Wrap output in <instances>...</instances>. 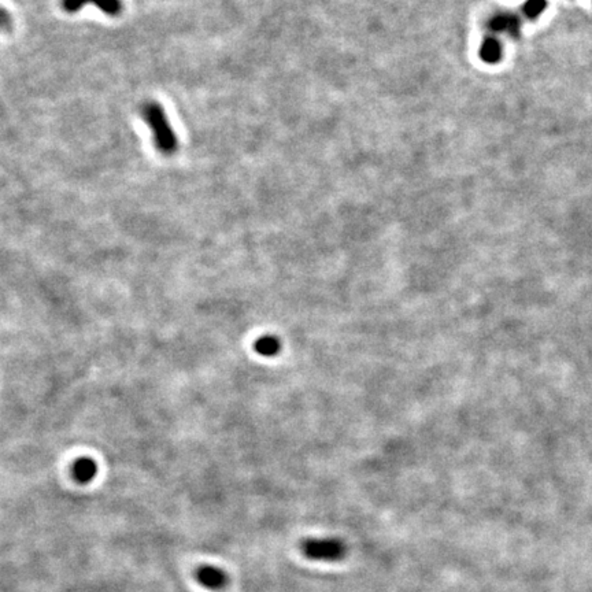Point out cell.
<instances>
[{"label":"cell","mask_w":592,"mask_h":592,"mask_svg":"<svg viewBox=\"0 0 592 592\" xmlns=\"http://www.w3.org/2000/svg\"><path fill=\"white\" fill-rule=\"evenodd\" d=\"M144 121L152 132L154 144L164 155H172L177 150V136L174 135L164 107L155 102L145 103L142 108Z\"/></svg>","instance_id":"1"},{"label":"cell","mask_w":592,"mask_h":592,"mask_svg":"<svg viewBox=\"0 0 592 592\" xmlns=\"http://www.w3.org/2000/svg\"><path fill=\"white\" fill-rule=\"evenodd\" d=\"M301 552L311 561L339 562L347 555V546L336 537L306 539L301 543Z\"/></svg>","instance_id":"2"},{"label":"cell","mask_w":592,"mask_h":592,"mask_svg":"<svg viewBox=\"0 0 592 592\" xmlns=\"http://www.w3.org/2000/svg\"><path fill=\"white\" fill-rule=\"evenodd\" d=\"M86 4L98 7L110 17H117L123 11L121 0H62V9L67 13H76Z\"/></svg>","instance_id":"3"},{"label":"cell","mask_w":592,"mask_h":592,"mask_svg":"<svg viewBox=\"0 0 592 592\" xmlns=\"http://www.w3.org/2000/svg\"><path fill=\"white\" fill-rule=\"evenodd\" d=\"M487 26L491 33H508L511 38H517L520 35L521 21L514 13H498L491 18Z\"/></svg>","instance_id":"4"},{"label":"cell","mask_w":592,"mask_h":592,"mask_svg":"<svg viewBox=\"0 0 592 592\" xmlns=\"http://www.w3.org/2000/svg\"><path fill=\"white\" fill-rule=\"evenodd\" d=\"M196 579L202 586L210 590H221L228 584L226 573L217 566L210 565L201 566L196 571Z\"/></svg>","instance_id":"5"},{"label":"cell","mask_w":592,"mask_h":592,"mask_svg":"<svg viewBox=\"0 0 592 592\" xmlns=\"http://www.w3.org/2000/svg\"><path fill=\"white\" fill-rule=\"evenodd\" d=\"M480 57L481 60L487 63H496L502 58V44L498 39L493 38V35L487 36L480 47Z\"/></svg>","instance_id":"6"},{"label":"cell","mask_w":592,"mask_h":592,"mask_svg":"<svg viewBox=\"0 0 592 592\" xmlns=\"http://www.w3.org/2000/svg\"><path fill=\"white\" fill-rule=\"evenodd\" d=\"M74 474H76V477L80 481H82V483L89 481L95 476V465H94V462H91L89 459L88 461L86 459H82V462H79L76 465Z\"/></svg>","instance_id":"7"},{"label":"cell","mask_w":592,"mask_h":592,"mask_svg":"<svg viewBox=\"0 0 592 592\" xmlns=\"http://www.w3.org/2000/svg\"><path fill=\"white\" fill-rule=\"evenodd\" d=\"M546 7H547V0H528L524 6V14L530 20H535L544 11Z\"/></svg>","instance_id":"8"},{"label":"cell","mask_w":592,"mask_h":592,"mask_svg":"<svg viewBox=\"0 0 592 592\" xmlns=\"http://www.w3.org/2000/svg\"><path fill=\"white\" fill-rule=\"evenodd\" d=\"M1 28L6 32L13 28V18H11L10 13L6 9H3V11H1Z\"/></svg>","instance_id":"9"},{"label":"cell","mask_w":592,"mask_h":592,"mask_svg":"<svg viewBox=\"0 0 592 592\" xmlns=\"http://www.w3.org/2000/svg\"><path fill=\"white\" fill-rule=\"evenodd\" d=\"M261 345H262L261 352H264V354H267V352L273 354L277 350V343L273 339H265V340L261 342Z\"/></svg>","instance_id":"10"}]
</instances>
